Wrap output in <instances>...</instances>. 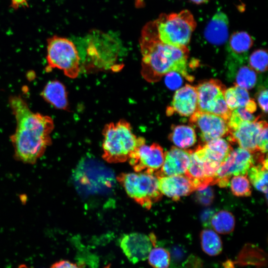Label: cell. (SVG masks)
Listing matches in <instances>:
<instances>
[{
  "label": "cell",
  "instance_id": "cell-1",
  "mask_svg": "<svg viewBox=\"0 0 268 268\" xmlns=\"http://www.w3.org/2000/svg\"><path fill=\"white\" fill-rule=\"evenodd\" d=\"M9 104L16 123L15 132L10 136L15 156L24 163H35L52 142L53 120L33 112L20 96H11Z\"/></svg>",
  "mask_w": 268,
  "mask_h": 268
},
{
  "label": "cell",
  "instance_id": "cell-2",
  "mask_svg": "<svg viewBox=\"0 0 268 268\" xmlns=\"http://www.w3.org/2000/svg\"><path fill=\"white\" fill-rule=\"evenodd\" d=\"M142 55L141 74L149 82L159 80L167 73L178 72L189 81L193 77L187 69L189 50L186 46H174L161 42L154 21L146 24L140 39Z\"/></svg>",
  "mask_w": 268,
  "mask_h": 268
},
{
  "label": "cell",
  "instance_id": "cell-3",
  "mask_svg": "<svg viewBox=\"0 0 268 268\" xmlns=\"http://www.w3.org/2000/svg\"><path fill=\"white\" fill-rule=\"evenodd\" d=\"M102 134V158L109 163L126 161L139 146L145 143V139L137 137L130 123L124 120L106 124Z\"/></svg>",
  "mask_w": 268,
  "mask_h": 268
},
{
  "label": "cell",
  "instance_id": "cell-4",
  "mask_svg": "<svg viewBox=\"0 0 268 268\" xmlns=\"http://www.w3.org/2000/svg\"><path fill=\"white\" fill-rule=\"evenodd\" d=\"M154 22L159 40L178 47L186 46L197 25L193 14L187 9L162 14Z\"/></svg>",
  "mask_w": 268,
  "mask_h": 268
},
{
  "label": "cell",
  "instance_id": "cell-5",
  "mask_svg": "<svg viewBox=\"0 0 268 268\" xmlns=\"http://www.w3.org/2000/svg\"><path fill=\"white\" fill-rule=\"evenodd\" d=\"M128 195L142 207L149 209L162 194L154 174L143 172L122 173L117 177Z\"/></svg>",
  "mask_w": 268,
  "mask_h": 268
},
{
  "label": "cell",
  "instance_id": "cell-6",
  "mask_svg": "<svg viewBox=\"0 0 268 268\" xmlns=\"http://www.w3.org/2000/svg\"><path fill=\"white\" fill-rule=\"evenodd\" d=\"M46 69L57 68L71 78H76L81 70L80 58L77 48L70 40L53 36L47 40Z\"/></svg>",
  "mask_w": 268,
  "mask_h": 268
},
{
  "label": "cell",
  "instance_id": "cell-7",
  "mask_svg": "<svg viewBox=\"0 0 268 268\" xmlns=\"http://www.w3.org/2000/svg\"><path fill=\"white\" fill-rule=\"evenodd\" d=\"M255 161V153L241 147L233 149L218 169L214 184L220 187L228 186L232 176L247 175L248 170Z\"/></svg>",
  "mask_w": 268,
  "mask_h": 268
},
{
  "label": "cell",
  "instance_id": "cell-8",
  "mask_svg": "<svg viewBox=\"0 0 268 268\" xmlns=\"http://www.w3.org/2000/svg\"><path fill=\"white\" fill-rule=\"evenodd\" d=\"M162 147L158 143H145L139 146L131 155L129 160L135 172L155 175L161 168L164 159Z\"/></svg>",
  "mask_w": 268,
  "mask_h": 268
},
{
  "label": "cell",
  "instance_id": "cell-9",
  "mask_svg": "<svg viewBox=\"0 0 268 268\" xmlns=\"http://www.w3.org/2000/svg\"><path fill=\"white\" fill-rule=\"evenodd\" d=\"M189 122L198 130L201 138L204 143L228 134L227 122L212 113L197 110L190 116Z\"/></svg>",
  "mask_w": 268,
  "mask_h": 268
},
{
  "label": "cell",
  "instance_id": "cell-10",
  "mask_svg": "<svg viewBox=\"0 0 268 268\" xmlns=\"http://www.w3.org/2000/svg\"><path fill=\"white\" fill-rule=\"evenodd\" d=\"M156 237L154 234L146 235L133 232L125 235L120 245L123 253L132 263L146 260L151 249L155 246Z\"/></svg>",
  "mask_w": 268,
  "mask_h": 268
},
{
  "label": "cell",
  "instance_id": "cell-11",
  "mask_svg": "<svg viewBox=\"0 0 268 268\" xmlns=\"http://www.w3.org/2000/svg\"><path fill=\"white\" fill-rule=\"evenodd\" d=\"M243 122L235 130L229 131L228 137L230 141L237 143L243 149L252 153L258 151L257 142L260 132L267 124L265 121Z\"/></svg>",
  "mask_w": 268,
  "mask_h": 268
},
{
  "label": "cell",
  "instance_id": "cell-12",
  "mask_svg": "<svg viewBox=\"0 0 268 268\" xmlns=\"http://www.w3.org/2000/svg\"><path fill=\"white\" fill-rule=\"evenodd\" d=\"M198 109V95L196 87L186 84L175 93L171 105L166 110L168 116L174 113L190 117Z\"/></svg>",
  "mask_w": 268,
  "mask_h": 268
},
{
  "label": "cell",
  "instance_id": "cell-13",
  "mask_svg": "<svg viewBox=\"0 0 268 268\" xmlns=\"http://www.w3.org/2000/svg\"><path fill=\"white\" fill-rule=\"evenodd\" d=\"M158 188L162 195L177 201L191 194L195 189L185 175L157 177Z\"/></svg>",
  "mask_w": 268,
  "mask_h": 268
},
{
  "label": "cell",
  "instance_id": "cell-14",
  "mask_svg": "<svg viewBox=\"0 0 268 268\" xmlns=\"http://www.w3.org/2000/svg\"><path fill=\"white\" fill-rule=\"evenodd\" d=\"M190 163V150L172 146L164 152L163 165L155 175L173 176L185 175Z\"/></svg>",
  "mask_w": 268,
  "mask_h": 268
},
{
  "label": "cell",
  "instance_id": "cell-15",
  "mask_svg": "<svg viewBox=\"0 0 268 268\" xmlns=\"http://www.w3.org/2000/svg\"><path fill=\"white\" fill-rule=\"evenodd\" d=\"M198 95L197 110L201 112L209 113L215 101L223 95L224 86L217 79H210L203 81L196 87Z\"/></svg>",
  "mask_w": 268,
  "mask_h": 268
},
{
  "label": "cell",
  "instance_id": "cell-16",
  "mask_svg": "<svg viewBox=\"0 0 268 268\" xmlns=\"http://www.w3.org/2000/svg\"><path fill=\"white\" fill-rule=\"evenodd\" d=\"M228 33V18L225 13L218 11L206 25L204 31V37L210 43L220 45L227 41Z\"/></svg>",
  "mask_w": 268,
  "mask_h": 268
},
{
  "label": "cell",
  "instance_id": "cell-17",
  "mask_svg": "<svg viewBox=\"0 0 268 268\" xmlns=\"http://www.w3.org/2000/svg\"><path fill=\"white\" fill-rule=\"evenodd\" d=\"M41 96L46 102L57 109L65 110L68 108L66 87L59 80H52L48 82L43 88Z\"/></svg>",
  "mask_w": 268,
  "mask_h": 268
},
{
  "label": "cell",
  "instance_id": "cell-18",
  "mask_svg": "<svg viewBox=\"0 0 268 268\" xmlns=\"http://www.w3.org/2000/svg\"><path fill=\"white\" fill-rule=\"evenodd\" d=\"M253 43V38L247 32L238 31L233 33L227 45L229 56L235 61H244Z\"/></svg>",
  "mask_w": 268,
  "mask_h": 268
},
{
  "label": "cell",
  "instance_id": "cell-19",
  "mask_svg": "<svg viewBox=\"0 0 268 268\" xmlns=\"http://www.w3.org/2000/svg\"><path fill=\"white\" fill-rule=\"evenodd\" d=\"M169 139L176 146L187 148L195 145L197 135L194 128L186 125H173Z\"/></svg>",
  "mask_w": 268,
  "mask_h": 268
},
{
  "label": "cell",
  "instance_id": "cell-20",
  "mask_svg": "<svg viewBox=\"0 0 268 268\" xmlns=\"http://www.w3.org/2000/svg\"><path fill=\"white\" fill-rule=\"evenodd\" d=\"M249 169L247 176L250 182L258 191L266 195L268 192V159L257 162Z\"/></svg>",
  "mask_w": 268,
  "mask_h": 268
},
{
  "label": "cell",
  "instance_id": "cell-21",
  "mask_svg": "<svg viewBox=\"0 0 268 268\" xmlns=\"http://www.w3.org/2000/svg\"><path fill=\"white\" fill-rule=\"evenodd\" d=\"M201 248L210 256H216L222 251V242L219 236L214 230L204 229L200 233Z\"/></svg>",
  "mask_w": 268,
  "mask_h": 268
},
{
  "label": "cell",
  "instance_id": "cell-22",
  "mask_svg": "<svg viewBox=\"0 0 268 268\" xmlns=\"http://www.w3.org/2000/svg\"><path fill=\"white\" fill-rule=\"evenodd\" d=\"M210 224L215 231L221 234H228L234 229L235 217L230 212L222 210L214 214Z\"/></svg>",
  "mask_w": 268,
  "mask_h": 268
},
{
  "label": "cell",
  "instance_id": "cell-23",
  "mask_svg": "<svg viewBox=\"0 0 268 268\" xmlns=\"http://www.w3.org/2000/svg\"><path fill=\"white\" fill-rule=\"evenodd\" d=\"M257 74L250 66H242L237 69L235 76V85L246 90L253 88L257 82Z\"/></svg>",
  "mask_w": 268,
  "mask_h": 268
},
{
  "label": "cell",
  "instance_id": "cell-24",
  "mask_svg": "<svg viewBox=\"0 0 268 268\" xmlns=\"http://www.w3.org/2000/svg\"><path fill=\"white\" fill-rule=\"evenodd\" d=\"M149 264L153 268H168L170 263V254L162 247H153L147 257Z\"/></svg>",
  "mask_w": 268,
  "mask_h": 268
},
{
  "label": "cell",
  "instance_id": "cell-25",
  "mask_svg": "<svg viewBox=\"0 0 268 268\" xmlns=\"http://www.w3.org/2000/svg\"><path fill=\"white\" fill-rule=\"evenodd\" d=\"M232 194L237 197H249L251 195L250 182L245 175L233 176L229 181Z\"/></svg>",
  "mask_w": 268,
  "mask_h": 268
},
{
  "label": "cell",
  "instance_id": "cell-26",
  "mask_svg": "<svg viewBox=\"0 0 268 268\" xmlns=\"http://www.w3.org/2000/svg\"><path fill=\"white\" fill-rule=\"evenodd\" d=\"M258 118L248 112L244 107H239L232 111L227 121L229 131L234 130L243 122H253Z\"/></svg>",
  "mask_w": 268,
  "mask_h": 268
},
{
  "label": "cell",
  "instance_id": "cell-27",
  "mask_svg": "<svg viewBox=\"0 0 268 268\" xmlns=\"http://www.w3.org/2000/svg\"><path fill=\"white\" fill-rule=\"evenodd\" d=\"M268 61V53L264 49L255 50L249 58L250 67L258 72H264L267 70Z\"/></svg>",
  "mask_w": 268,
  "mask_h": 268
},
{
  "label": "cell",
  "instance_id": "cell-28",
  "mask_svg": "<svg viewBox=\"0 0 268 268\" xmlns=\"http://www.w3.org/2000/svg\"><path fill=\"white\" fill-rule=\"evenodd\" d=\"M204 145L224 160L233 150L230 144L222 137L215 138L205 143Z\"/></svg>",
  "mask_w": 268,
  "mask_h": 268
},
{
  "label": "cell",
  "instance_id": "cell-29",
  "mask_svg": "<svg viewBox=\"0 0 268 268\" xmlns=\"http://www.w3.org/2000/svg\"><path fill=\"white\" fill-rule=\"evenodd\" d=\"M231 112L232 111L229 109L224 98V96L222 95L215 100L209 113L219 116L227 122Z\"/></svg>",
  "mask_w": 268,
  "mask_h": 268
},
{
  "label": "cell",
  "instance_id": "cell-30",
  "mask_svg": "<svg viewBox=\"0 0 268 268\" xmlns=\"http://www.w3.org/2000/svg\"><path fill=\"white\" fill-rule=\"evenodd\" d=\"M197 191L196 199L198 202L204 206L212 203L214 198V194L211 187L207 186L203 189Z\"/></svg>",
  "mask_w": 268,
  "mask_h": 268
},
{
  "label": "cell",
  "instance_id": "cell-31",
  "mask_svg": "<svg viewBox=\"0 0 268 268\" xmlns=\"http://www.w3.org/2000/svg\"><path fill=\"white\" fill-rule=\"evenodd\" d=\"M234 88L238 108L245 107L251 100L247 90L237 85Z\"/></svg>",
  "mask_w": 268,
  "mask_h": 268
},
{
  "label": "cell",
  "instance_id": "cell-32",
  "mask_svg": "<svg viewBox=\"0 0 268 268\" xmlns=\"http://www.w3.org/2000/svg\"><path fill=\"white\" fill-rule=\"evenodd\" d=\"M165 75V84L169 88L176 89L181 85L182 83V76L178 72L172 71Z\"/></svg>",
  "mask_w": 268,
  "mask_h": 268
},
{
  "label": "cell",
  "instance_id": "cell-33",
  "mask_svg": "<svg viewBox=\"0 0 268 268\" xmlns=\"http://www.w3.org/2000/svg\"><path fill=\"white\" fill-rule=\"evenodd\" d=\"M268 124H266L262 129L257 142L258 151L266 153L268 151Z\"/></svg>",
  "mask_w": 268,
  "mask_h": 268
},
{
  "label": "cell",
  "instance_id": "cell-34",
  "mask_svg": "<svg viewBox=\"0 0 268 268\" xmlns=\"http://www.w3.org/2000/svg\"><path fill=\"white\" fill-rule=\"evenodd\" d=\"M223 96L225 101L230 110L232 111L238 108L234 86L227 89H225Z\"/></svg>",
  "mask_w": 268,
  "mask_h": 268
},
{
  "label": "cell",
  "instance_id": "cell-35",
  "mask_svg": "<svg viewBox=\"0 0 268 268\" xmlns=\"http://www.w3.org/2000/svg\"><path fill=\"white\" fill-rule=\"evenodd\" d=\"M257 101L259 106L265 112L268 111V90L263 88L260 89L257 94Z\"/></svg>",
  "mask_w": 268,
  "mask_h": 268
},
{
  "label": "cell",
  "instance_id": "cell-36",
  "mask_svg": "<svg viewBox=\"0 0 268 268\" xmlns=\"http://www.w3.org/2000/svg\"><path fill=\"white\" fill-rule=\"evenodd\" d=\"M51 268H81L77 264L67 261H61L54 264Z\"/></svg>",
  "mask_w": 268,
  "mask_h": 268
},
{
  "label": "cell",
  "instance_id": "cell-37",
  "mask_svg": "<svg viewBox=\"0 0 268 268\" xmlns=\"http://www.w3.org/2000/svg\"><path fill=\"white\" fill-rule=\"evenodd\" d=\"M244 108L250 113L255 112L257 109V105L256 102L251 99L249 103L246 105Z\"/></svg>",
  "mask_w": 268,
  "mask_h": 268
},
{
  "label": "cell",
  "instance_id": "cell-38",
  "mask_svg": "<svg viewBox=\"0 0 268 268\" xmlns=\"http://www.w3.org/2000/svg\"><path fill=\"white\" fill-rule=\"evenodd\" d=\"M212 212L210 210H208L207 211H204L202 214V220L203 222H204L205 223H207L208 222H210V219L208 218V217L211 218L212 216Z\"/></svg>",
  "mask_w": 268,
  "mask_h": 268
},
{
  "label": "cell",
  "instance_id": "cell-39",
  "mask_svg": "<svg viewBox=\"0 0 268 268\" xmlns=\"http://www.w3.org/2000/svg\"><path fill=\"white\" fill-rule=\"evenodd\" d=\"M27 0H11L12 5L13 8H18L21 5L27 4Z\"/></svg>",
  "mask_w": 268,
  "mask_h": 268
},
{
  "label": "cell",
  "instance_id": "cell-40",
  "mask_svg": "<svg viewBox=\"0 0 268 268\" xmlns=\"http://www.w3.org/2000/svg\"><path fill=\"white\" fill-rule=\"evenodd\" d=\"M196 4H201L208 1L209 0H190Z\"/></svg>",
  "mask_w": 268,
  "mask_h": 268
},
{
  "label": "cell",
  "instance_id": "cell-41",
  "mask_svg": "<svg viewBox=\"0 0 268 268\" xmlns=\"http://www.w3.org/2000/svg\"><path fill=\"white\" fill-rule=\"evenodd\" d=\"M18 268H29V267H28L27 266H26V265H20V266H19V267Z\"/></svg>",
  "mask_w": 268,
  "mask_h": 268
}]
</instances>
